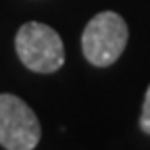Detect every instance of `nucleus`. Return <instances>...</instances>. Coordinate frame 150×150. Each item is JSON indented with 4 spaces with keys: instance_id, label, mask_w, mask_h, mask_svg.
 Wrapping results in <instances>:
<instances>
[{
    "instance_id": "obj_4",
    "label": "nucleus",
    "mask_w": 150,
    "mask_h": 150,
    "mask_svg": "<svg viewBox=\"0 0 150 150\" xmlns=\"http://www.w3.org/2000/svg\"><path fill=\"white\" fill-rule=\"evenodd\" d=\"M140 127L144 134L150 136V86L146 90V96H144V106H142V117H140Z\"/></svg>"
},
{
    "instance_id": "obj_2",
    "label": "nucleus",
    "mask_w": 150,
    "mask_h": 150,
    "mask_svg": "<svg viewBox=\"0 0 150 150\" xmlns=\"http://www.w3.org/2000/svg\"><path fill=\"white\" fill-rule=\"evenodd\" d=\"M127 35L129 31L121 15L110 11L98 13L81 33L83 56L96 67H108L125 50Z\"/></svg>"
},
{
    "instance_id": "obj_1",
    "label": "nucleus",
    "mask_w": 150,
    "mask_h": 150,
    "mask_svg": "<svg viewBox=\"0 0 150 150\" xmlns=\"http://www.w3.org/2000/svg\"><path fill=\"white\" fill-rule=\"evenodd\" d=\"M15 50L21 63L35 73H54L65 63V46L52 27L29 21L17 31Z\"/></svg>"
},
{
    "instance_id": "obj_3",
    "label": "nucleus",
    "mask_w": 150,
    "mask_h": 150,
    "mask_svg": "<svg viewBox=\"0 0 150 150\" xmlns=\"http://www.w3.org/2000/svg\"><path fill=\"white\" fill-rule=\"evenodd\" d=\"M40 136V121L29 104L13 94H0V146L6 150H33Z\"/></svg>"
}]
</instances>
